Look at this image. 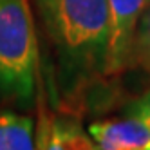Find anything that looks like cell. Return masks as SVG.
<instances>
[{"label": "cell", "instance_id": "obj_1", "mask_svg": "<svg viewBox=\"0 0 150 150\" xmlns=\"http://www.w3.org/2000/svg\"><path fill=\"white\" fill-rule=\"evenodd\" d=\"M56 56L62 89L74 94L98 76H107L109 2L31 0Z\"/></svg>", "mask_w": 150, "mask_h": 150}, {"label": "cell", "instance_id": "obj_2", "mask_svg": "<svg viewBox=\"0 0 150 150\" xmlns=\"http://www.w3.org/2000/svg\"><path fill=\"white\" fill-rule=\"evenodd\" d=\"M31 0H0V96L18 103L35 98L38 42Z\"/></svg>", "mask_w": 150, "mask_h": 150}, {"label": "cell", "instance_id": "obj_3", "mask_svg": "<svg viewBox=\"0 0 150 150\" xmlns=\"http://www.w3.org/2000/svg\"><path fill=\"white\" fill-rule=\"evenodd\" d=\"M109 2V58L107 76L130 69V52L137 22L150 0H107Z\"/></svg>", "mask_w": 150, "mask_h": 150}, {"label": "cell", "instance_id": "obj_4", "mask_svg": "<svg viewBox=\"0 0 150 150\" xmlns=\"http://www.w3.org/2000/svg\"><path fill=\"white\" fill-rule=\"evenodd\" d=\"M89 134L100 150H150V121L128 116L120 120L96 121Z\"/></svg>", "mask_w": 150, "mask_h": 150}, {"label": "cell", "instance_id": "obj_5", "mask_svg": "<svg viewBox=\"0 0 150 150\" xmlns=\"http://www.w3.org/2000/svg\"><path fill=\"white\" fill-rule=\"evenodd\" d=\"M36 141L40 150H100L92 136L78 121L45 112L40 116Z\"/></svg>", "mask_w": 150, "mask_h": 150}, {"label": "cell", "instance_id": "obj_6", "mask_svg": "<svg viewBox=\"0 0 150 150\" xmlns=\"http://www.w3.org/2000/svg\"><path fill=\"white\" fill-rule=\"evenodd\" d=\"M0 150H40L35 121L15 110H0Z\"/></svg>", "mask_w": 150, "mask_h": 150}, {"label": "cell", "instance_id": "obj_7", "mask_svg": "<svg viewBox=\"0 0 150 150\" xmlns=\"http://www.w3.org/2000/svg\"><path fill=\"white\" fill-rule=\"evenodd\" d=\"M130 67H141L150 72V2L146 4L136 27L130 52Z\"/></svg>", "mask_w": 150, "mask_h": 150}, {"label": "cell", "instance_id": "obj_8", "mask_svg": "<svg viewBox=\"0 0 150 150\" xmlns=\"http://www.w3.org/2000/svg\"><path fill=\"white\" fill-rule=\"evenodd\" d=\"M125 114L128 116H137V117H145V120L150 121V89L141 94L139 98L132 100L130 103L127 105Z\"/></svg>", "mask_w": 150, "mask_h": 150}]
</instances>
